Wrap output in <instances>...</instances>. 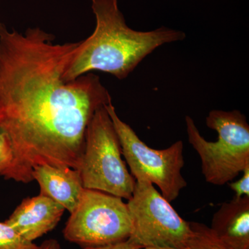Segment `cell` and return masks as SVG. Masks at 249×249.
Listing matches in <instances>:
<instances>
[{
  "mask_svg": "<svg viewBox=\"0 0 249 249\" xmlns=\"http://www.w3.org/2000/svg\"><path fill=\"white\" fill-rule=\"evenodd\" d=\"M54 40L40 28L21 34L0 22V133L13 151L6 180L30 183L37 165L79 170L88 126L112 103L91 72L64 79L81 41Z\"/></svg>",
  "mask_w": 249,
  "mask_h": 249,
  "instance_id": "1",
  "label": "cell"
},
{
  "mask_svg": "<svg viewBox=\"0 0 249 249\" xmlns=\"http://www.w3.org/2000/svg\"><path fill=\"white\" fill-rule=\"evenodd\" d=\"M90 1L96 27L89 37L81 41L64 73L67 81L93 71L124 80L158 47L186 38L183 31L165 27L150 31L134 30L126 24L118 0Z\"/></svg>",
  "mask_w": 249,
  "mask_h": 249,
  "instance_id": "2",
  "label": "cell"
},
{
  "mask_svg": "<svg viewBox=\"0 0 249 249\" xmlns=\"http://www.w3.org/2000/svg\"><path fill=\"white\" fill-rule=\"evenodd\" d=\"M185 119L188 142L200 157L201 173L208 183L231 182L249 165V125L240 111H210L206 124L217 132L215 142L201 136L191 116Z\"/></svg>",
  "mask_w": 249,
  "mask_h": 249,
  "instance_id": "3",
  "label": "cell"
},
{
  "mask_svg": "<svg viewBox=\"0 0 249 249\" xmlns=\"http://www.w3.org/2000/svg\"><path fill=\"white\" fill-rule=\"evenodd\" d=\"M106 106L95 113L88 126L78 170L85 189L128 200L136 180L121 157L120 142Z\"/></svg>",
  "mask_w": 249,
  "mask_h": 249,
  "instance_id": "4",
  "label": "cell"
},
{
  "mask_svg": "<svg viewBox=\"0 0 249 249\" xmlns=\"http://www.w3.org/2000/svg\"><path fill=\"white\" fill-rule=\"evenodd\" d=\"M127 206L132 221L127 239L131 244L142 249L185 248L191 235L189 222L181 217L150 181L136 180Z\"/></svg>",
  "mask_w": 249,
  "mask_h": 249,
  "instance_id": "5",
  "label": "cell"
},
{
  "mask_svg": "<svg viewBox=\"0 0 249 249\" xmlns=\"http://www.w3.org/2000/svg\"><path fill=\"white\" fill-rule=\"evenodd\" d=\"M106 109L131 175L135 180H146L157 185L162 196L169 202L175 200L187 186L181 174L184 166L182 141H178L163 150L151 148L141 140L131 126L121 120L112 103L106 106Z\"/></svg>",
  "mask_w": 249,
  "mask_h": 249,
  "instance_id": "6",
  "label": "cell"
},
{
  "mask_svg": "<svg viewBox=\"0 0 249 249\" xmlns=\"http://www.w3.org/2000/svg\"><path fill=\"white\" fill-rule=\"evenodd\" d=\"M122 198L85 189L63 230L65 240L83 248L127 240L132 221Z\"/></svg>",
  "mask_w": 249,
  "mask_h": 249,
  "instance_id": "7",
  "label": "cell"
},
{
  "mask_svg": "<svg viewBox=\"0 0 249 249\" xmlns=\"http://www.w3.org/2000/svg\"><path fill=\"white\" fill-rule=\"evenodd\" d=\"M65 211L52 198L39 194L23 199L5 222L26 240L34 242L55 229Z\"/></svg>",
  "mask_w": 249,
  "mask_h": 249,
  "instance_id": "8",
  "label": "cell"
},
{
  "mask_svg": "<svg viewBox=\"0 0 249 249\" xmlns=\"http://www.w3.org/2000/svg\"><path fill=\"white\" fill-rule=\"evenodd\" d=\"M32 177L40 186V194L52 198L70 213L74 211L85 190L79 170L37 165Z\"/></svg>",
  "mask_w": 249,
  "mask_h": 249,
  "instance_id": "9",
  "label": "cell"
},
{
  "mask_svg": "<svg viewBox=\"0 0 249 249\" xmlns=\"http://www.w3.org/2000/svg\"><path fill=\"white\" fill-rule=\"evenodd\" d=\"M210 229L228 249H249V196L224 203Z\"/></svg>",
  "mask_w": 249,
  "mask_h": 249,
  "instance_id": "10",
  "label": "cell"
},
{
  "mask_svg": "<svg viewBox=\"0 0 249 249\" xmlns=\"http://www.w3.org/2000/svg\"><path fill=\"white\" fill-rule=\"evenodd\" d=\"M189 225L191 235L183 249H229L204 224L189 222Z\"/></svg>",
  "mask_w": 249,
  "mask_h": 249,
  "instance_id": "11",
  "label": "cell"
},
{
  "mask_svg": "<svg viewBox=\"0 0 249 249\" xmlns=\"http://www.w3.org/2000/svg\"><path fill=\"white\" fill-rule=\"evenodd\" d=\"M38 246L26 240L6 222H0V249H37Z\"/></svg>",
  "mask_w": 249,
  "mask_h": 249,
  "instance_id": "12",
  "label": "cell"
},
{
  "mask_svg": "<svg viewBox=\"0 0 249 249\" xmlns=\"http://www.w3.org/2000/svg\"><path fill=\"white\" fill-rule=\"evenodd\" d=\"M13 160V151L7 137L0 133V176L8 169Z\"/></svg>",
  "mask_w": 249,
  "mask_h": 249,
  "instance_id": "13",
  "label": "cell"
},
{
  "mask_svg": "<svg viewBox=\"0 0 249 249\" xmlns=\"http://www.w3.org/2000/svg\"><path fill=\"white\" fill-rule=\"evenodd\" d=\"M243 175L240 179L228 183L235 193L234 198L239 199L244 196H249V165L242 171Z\"/></svg>",
  "mask_w": 249,
  "mask_h": 249,
  "instance_id": "14",
  "label": "cell"
},
{
  "mask_svg": "<svg viewBox=\"0 0 249 249\" xmlns=\"http://www.w3.org/2000/svg\"><path fill=\"white\" fill-rule=\"evenodd\" d=\"M83 249H142L138 247H136L128 241H124V242H117V243L111 244V245L101 246V247H86Z\"/></svg>",
  "mask_w": 249,
  "mask_h": 249,
  "instance_id": "15",
  "label": "cell"
},
{
  "mask_svg": "<svg viewBox=\"0 0 249 249\" xmlns=\"http://www.w3.org/2000/svg\"><path fill=\"white\" fill-rule=\"evenodd\" d=\"M37 249H60L59 242L54 239L45 241Z\"/></svg>",
  "mask_w": 249,
  "mask_h": 249,
  "instance_id": "16",
  "label": "cell"
},
{
  "mask_svg": "<svg viewBox=\"0 0 249 249\" xmlns=\"http://www.w3.org/2000/svg\"><path fill=\"white\" fill-rule=\"evenodd\" d=\"M143 249H178L173 248H168V247H148Z\"/></svg>",
  "mask_w": 249,
  "mask_h": 249,
  "instance_id": "17",
  "label": "cell"
}]
</instances>
